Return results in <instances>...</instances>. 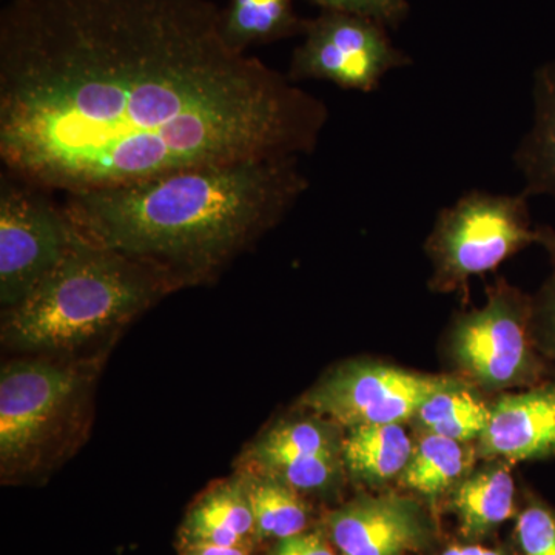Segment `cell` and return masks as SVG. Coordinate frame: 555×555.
Here are the masks:
<instances>
[{
  "label": "cell",
  "instance_id": "603a6c76",
  "mask_svg": "<svg viewBox=\"0 0 555 555\" xmlns=\"http://www.w3.org/2000/svg\"><path fill=\"white\" fill-rule=\"evenodd\" d=\"M323 11H341L382 22L386 27H398L409 13L406 0H308Z\"/></svg>",
  "mask_w": 555,
  "mask_h": 555
},
{
  "label": "cell",
  "instance_id": "5bb4252c",
  "mask_svg": "<svg viewBox=\"0 0 555 555\" xmlns=\"http://www.w3.org/2000/svg\"><path fill=\"white\" fill-rule=\"evenodd\" d=\"M534 120L514 153L524 193L555 198V61L543 64L532 82Z\"/></svg>",
  "mask_w": 555,
  "mask_h": 555
},
{
  "label": "cell",
  "instance_id": "9c48e42d",
  "mask_svg": "<svg viewBox=\"0 0 555 555\" xmlns=\"http://www.w3.org/2000/svg\"><path fill=\"white\" fill-rule=\"evenodd\" d=\"M75 369L46 361H14L0 374L2 467L30 460L60 426L82 387Z\"/></svg>",
  "mask_w": 555,
  "mask_h": 555
},
{
  "label": "cell",
  "instance_id": "7402d4cb",
  "mask_svg": "<svg viewBox=\"0 0 555 555\" xmlns=\"http://www.w3.org/2000/svg\"><path fill=\"white\" fill-rule=\"evenodd\" d=\"M516 532L524 555H555V516L547 507L539 503L526 507Z\"/></svg>",
  "mask_w": 555,
  "mask_h": 555
},
{
  "label": "cell",
  "instance_id": "52a82bcc",
  "mask_svg": "<svg viewBox=\"0 0 555 555\" xmlns=\"http://www.w3.org/2000/svg\"><path fill=\"white\" fill-rule=\"evenodd\" d=\"M386 28L371 17L321 11L315 20H306L305 40L292 54L287 78L295 83L326 80L361 93L377 90L387 73L412 64Z\"/></svg>",
  "mask_w": 555,
  "mask_h": 555
},
{
  "label": "cell",
  "instance_id": "484cf974",
  "mask_svg": "<svg viewBox=\"0 0 555 555\" xmlns=\"http://www.w3.org/2000/svg\"><path fill=\"white\" fill-rule=\"evenodd\" d=\"M440 555H503L499 551L488 550L483 546H452Z\"/></svg>",
  "mask_w": 555,
  "mask_h": 555
},
{
  "label": "cell",
  "instance_id": "d4e9b609",
  "mask_svg": "<svg viewBox=\"0 0 555 555\" xmlns=\"http://www.w3.org/2000/svg\"><path fill=\"white\" fill-rule=\"evenodd\" d=\"M182 555H248L247 547L195 546L182 550Z\"/></svg>",
  "mask_w": 555,
  "mask_h": 555
},
{
  "label": "cell",
  "instance_id": "277c9868",
  "mask_svg": "<svg viewBox=\"0 0 555 555\" xmlns=\"http://www.w3.org/2000/svg\"><path fill=\"white\" fill-rule=\"evenodd\" d=\"M528 196L470 190L438 211L426 240L433 264V291H463L470 278L499 268L532 244L546 238L547 228H535Z\"/></svg>",
  "mask_w": 555,
  "mask_h": 555
},
{
  "label": "cell",
  "instance_id": "5b68a950",
  "mask_svg": "<svg viewBox=\"0 0 555 555\" xmlns=\"http://www.w3.org/2000/svg\"><path fill=\"white\" fill-rule=\"evenodd\" d=\"M448 350L460 378L489 392L551 382L547 360L532 338L531 295L505 278L486 288L481 308L455 318Z\"/></svg>",
  "mask_w": 555,
  "mask_h": 555
},
{
  "label": "cell",
  "instance_id": "2e32d148",
  "mask_svg": "<svg viewBox=\"0 0 555 555\" xmlns=\"http://www.w3.org/2000/svg\"><path fill=\"white\" fill-rule=\"evenodd\" d=\"M414 447L401 423L352 427L343 438V465L363 483L383 485L400 478Z\"/></svg>",
  "mask_w": 555,
  "mask_h": 555
},
{
  "label": "cell",
  "instance_id": "7c38bea8",
  "mask_svg": "<svg viewBox=\"0 0 555 555\" xmlns=\"http://www.w3.org/2000/svg\"><path fill=\"white\" fill-rule=\"evenodd\" d=\"M477 454L509 465L554 455L555 382L496 400L477 440Z\"/></svg>",
  "mask_w": 555,
  "mask_h": 555
},
{
  "label": "cell",
  "instance_id": "7a4b0ae2",
  "mask_svg": "<svg viewBox=\"0 0 555 555\" xmlns=\"http://www.w3.org/2000/svg\"><path fill=\"white\" fill-rule=\"evenodd\" d=\"M299 158L189 167L118 188L67 193L80 235L175 283L214 275L286 217L309 188Z\"/></svg>",
  "mask_w": 555,
  "mask_h": 555
},
{
  "label": "cell",
  "instance_id": "44dd1931",
  "mask_svg": "<svg viewBox=\"0 0 555 555\" xmlns=\"http://www.w3.org/2000/svg\"><path fill=\"white\" fill-rule=\"evenodd\" d=\"M551 259V273L531 297V328L537 349L555 363V230L547 228L543 241Z\"/></svg>",
  "mask_w": 555,
  "mask_h": 555
},
{
  "label": "cell",
  "instance_id": "9a60e30c",
  "mask_svg": "<svg viewBox=\"0 0 555 555\" xmlns=\"http://www.w3.org/2000/svg\"><path fill=\"white\" fill-rule=\"evenodd\" d=\"M516 483L502 462L470 473L452 489L451 506L459 517L460 531L477 539L505 524L516 511Z\"/></svg>",
  "mask_w": 555,
  "mask_h": 555
},
{
  "label": "cell",
  "instance_id": "ba28073f",
  "mask_svg": "<svg viewBox=\"0 0 555 555\" xmlns=\"http://www.w3.org/2000/svg\"><path fill=\"white\" fill-rule=\"evenodd\" d=\"M463 382L456 375H426L372 361L343 364L301 398V406L347 429L392 425L414 418L438 390Z\"/></svg>",
  "mask_w": 555,
  "mask_h": 555
},
{
  "label": "cell",
  "instance_id": "e0dca14e",
  "mask_svg": "<svg viewBox=\"0 0 555 555\" xmlns=\"http://www.w3.org/2000/svg\"><path fill=\"white\" fill-rule=\"evenodd\" d=\"M477 455V448L469 443L425 433L398 480L420 495L436 499L473 473Z\"/></svg>",
  "mask_w": 555,
  "mask_h": 555
},
{
  "label": "cell",
  "instance_id": "3957f363",
  "mask_svg": "<svg viewBox=\"0 0 555 555\" xmlns=\"http://www.w3.org/2000/svg\"><path fill=\"white\" fill-rule=\"evenodd\" d=\"M169 287L156 270L78 232L56 269L3 310V343L31 352L76 349L116 331Z\"/></svg>",
  "mask_w": 555,
  "mask_h": 555
},
{
  "label": "cell",
  "instance_id": "30bf717a",
  "mask_svg": "<svg viewBox=\"0 0 555 555\" xmlns=\"http://www.w3.org/2000/svg\"><path fill=\"white\" fill-rule=\"evenodd\" d=\"M259 473L302 491H321L337 481L343 438L335 423L298 420L270 429L251 449Z\"/></svg>",
  "mask_w": 555,
  "mask_h": 555
},
{
  "label": "cell",
  "instance_id": "cb8c5ba5",
  "mask_svg": "<svg viewBox=\"0 0 555 555\" xmlns=\"http://www.w3.org/2000/svg\"><path fill=\"white\" fill-rule=\"evenodd\" d=\"M268 555H337L328 546L321 532H301V534L280 540Z\"/></svg>",
  "mask_w": 555,
  "mask_h": 555
},
{
  "label": "cell",
  "instance_id": "d6986e66",
  "mask_svg": "<svg viewBox=\"0 0 555 555\" xmlns=\"http://www.w3.org/2000/svg\"><path fill=\"white\" fill-rule=\"evenodd\" d=\"M491 418V406L476 396L466 382L438 390L427 398L414 416L425 433L451 440H478Z\"/></svg>",
  "mask_w": 555,
  "mask_h": 555
},
{
  "label": "cell",
  "instance_id": "ac0fdd59",
  "mask_svg": "<svg viewBox=\"0 0 555 555\" xmlns=\"http://www.w3.org/2000/svg\"><path fill=\"white\" fill-rule=\"evenodd\" d=\"M306 20L297 16L294 0H230L222 11V30L233 49L246 53L250 47L302 35Z\"/></svg>",
  "mask_w": 555,
  "mask_h": 555
},
{
  "label": "cell",
  "instance_id": "4fadbf2b",
  "mask_svg": "<svg viewBox=\"0 0 555 555\" xmlns=\"http://www.w3.org/2000/svg\"><path fill=\"white\" fill-rule=\"evenodd\" d=\"M182 550L195 546L247 547L257 539L246 481L218 485L190 509L181 526Z\"/></svg>",
  "mask_w": 555,
  "mask_h": 555
},
{
  "label": "cell",
  "instance_id": "6da1fadb",
  "mask_svg": "<svg viewBox=\"0 0 555 555\" xmlns=\"http://www.w3.org/2000/svg\"><path fill=\"white\" fill-rule=\"evenodd\" d=\"M323 101L233 49L210 0H10L0 158L67 193L208 164L301 158Z\"/></svg>",
  "mask_w": 555,
  "mask_h": 555
},
{
  "label": "cell",
  "instance_id": "ffe728a7",
  "mask_svg": "<svg viewBox=\"0 0 555 555\" xmlns=\"http://www.w3.org/2000/svg\"><path fill=\"white\" fill-rule=\"evenodd\" d=\"M255 518L257 539H288L305 532L309 520L308 505L292 488L268 474H243Z\"/></svg>",
  "mask_w": 555,
  "mask_h": 555
},
{
  "label": "cell",
  "instance_id": "8992f818",
  "mask_svg": "<svg viewBox=\"0 0 555 555\" xmlns=\"http://www.w3.org/2000/svg\"><path fill=\"white\" fill-rule=\"evenodd\" d=\"M49 190L0 175V305L11 309L56 269L78 230Z\"/></svg>",
  "mask_w": 555,
  "mask_h": 555
},
{
  "label": "cell",
  "instance_id": "8fae6325",
  "mask_svg": "<svg viewBox=\"0 0 555 555\" xmlns=\"http://www.w3.org/2000/svg\"><path fill=\"white\" fill-rule=\"evenodd\" d=\"M328 529L341 555H406L430 535L420 506L398 495L360 496L328 517Z\"/></svg>",
  "mask_w": 555,
  "mask_h": 555
}]
</instances>
